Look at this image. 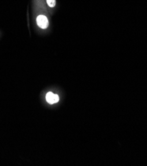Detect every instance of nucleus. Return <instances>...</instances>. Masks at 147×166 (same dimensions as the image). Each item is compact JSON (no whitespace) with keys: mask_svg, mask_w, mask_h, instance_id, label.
Returning <instances> with one entry per match:
<instances>
[{"mask_svg":"<svg viewBox=\"0 0 147 166\" xmlns=\"http://www.w3.org/2000/svg\"><path fill=\"white\" fill-rule=\"evenodd\" d=\"M37 23L40 28L45 29L48 27V20L47 17L43 15H40L37 18Z\"/></svg>","mask_w":147,"mask_h":166,"instance_id":"f257e3e1","label":"nucleus"},{"mask_svg":"<svg viewBox=\"0 0 147 166\" xmlns=\"http://www.w3.org/2000/svg\"><path fill=\"white\" fill-rule=\"evenodd\" d=\"M46 100L49 104L52 105L59 101V95L52 92H48L46 95Z\"/></svg>","mask_w":147,"mask_h":166,"instance_id":"f03ea898","label":"nucleus"},{"mask_svg":"<svg viewBox=\"0 0 147 166\" xmlns=\"http://www.w3.org/2000/svg\"><path fill=\"white\" fill-rule=\"evenodd\" d=\"M48 6L51 7H54L56 5V0H47Z\"/></svg>","mask_w":147,"mask_h":166,"instance_id":"7ed1b4c3","label":"nucleus"}]
</instances>
